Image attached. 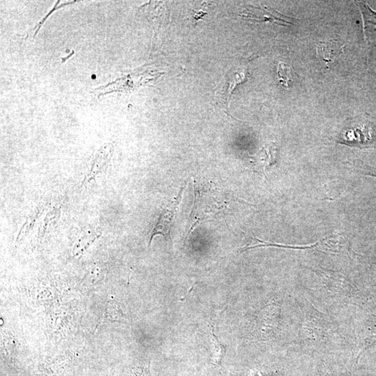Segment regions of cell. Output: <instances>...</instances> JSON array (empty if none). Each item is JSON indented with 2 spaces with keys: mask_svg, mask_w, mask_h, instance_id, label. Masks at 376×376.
<instances>
[{
  "mask_svg": "<svg viewBox=\"0 0 376 376\" xmlns=\"http://www.w3.org/2000/svg\"><path fill=\"white\" fill-rule=\"evenodd\" d=\"M160 73L153 71H142L141 73H132L131 74L119 78V79L109 83L105 87L96 89V91H101L99 97L105 94L114 92H129L136 90L142 85H147L149 82L156 79L159 77Z\"/></svg>",
  "mask_w": 376,
  "mask_h": 376,
  "instance_id": "cell-2",
  "label": "cell"
},
{
  "mask_svg": "<svg viewBox=\"0 0 376 376\" xmlns=\"http://www.w3.org/2000/svg\"><path fill=\"white\" fill-rule=\"evenodd\" d=\"M246 75L245 71L241 72H235V71H230L228 73L225 77L224 83L221 87L220 90L217 92L220 101L223 103L224 107L228 110L230 99L232 96L233 90H235L237 85H240L243 83L246 80Z\"/></svg>",
  "mask_w": 376,
  "mask_h": 376,
  "instance_id": "cell-4",
  "label": "cell"
},
{
  "mask_svg": "<svg viewBox=\"0 0 376 376\" xmlns=\"http://www.w3.org/2000/svg\"><path fill=\"white\" fill-rule=\"evenodd\" d=\"M316 51L319 59L326 65L334 62L343 53V46L334 41L320 42L316 46Z\"/></svg>",
  "mask_w": 376,
  "mask_h": 376,
  "instance_id": "cell-5",
  "label": "cell"
},
{
  "mask_svg": "<svg viewBox=\"0 0 376 376\" xmlns=\"http://www.w3.org/2000/svg\"><path fill=\"white\" fill-rule=\"evenodd\" d=\"M185 186L182 187L181 190L178 194L177 197L174 198V200L172 201L170 204L165 208L162 213L160 214L158 222L156 226L153 228L150 238L149 245L155 236L157 235H161L167 240H172L171 236V231L174 220L176 218V215L179 210L180 203L183 199V192H184Z\"/></svg>",
  "mask_w": 376,
  "mask_h": 376,
  "instance_id": "cell-3",
  "label": "cell"
},
{
  "mask_svg": "<svg viewBox=\"0 0 376 376\" xmlns=\"http://www.w3.org/2000/svg\"><path fill=\"white\" fill-rule=\"evenodd\" d=\"M211 345L214 357H216L217 359L220 361L222 357H223L224 352H225L226 345L219 341L218 338L214 333L213 329L211 334Z\"/></svg>",
  "mask_w": 376,
  "mask_h": 376,
  "instance_id": "cell-8",
  "label": "cell"
},
{
  "mask_svg": "<svg viewBox=\"0 0 376 376\" xmlns=\"http://www.w3.org/2000/svg\"><path fill=\"white\" fill-rule=\"evenodd\" d=\"M194 191L193 207L188 219L185 242L198 224L224 214L231 201L227 195L213 187L212 183L206 185L195 181Z\"/></svg>",
  "mask_w": 376,
  "mask_h": 376,
  "instance_id": "cell-1",
  "label": "cell"
},
{
  "mask_svg": "<svg viewBox=\"0 0 376 376\" xmlns=\"http://www.w3.org/2000/svg\"><path fill=\"white\" fill-rule=\"evenodd\" d=\"M278 80L282 84L283 86L288 88L292 82V76L290 74L289 66L280 62L277 67Z\"/></svg>",
  "mask_w": 376,
  "mask_h": 376,
  "instance_id": "cell-7",
  "label": "cell"
},
{
  "mask_svg": "<svg viewBox=\"0 0 376 376\" xmlns=\"http://www.w3.org/2000/svg\"><path fill=\"white\" fill-rule=\"evenodd\" d=\"M358 5L362 13L363 32L367 44H372L376 42V13L366 4L359 3Z\"/></svg>",
  "mask_w": 376,
  "mask_h": 376,
  "instance_id": "cell-6",
  "label": "cell"
}]
</instances>
